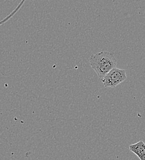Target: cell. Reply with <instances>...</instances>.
<instances>
[{
	"label": "cell",
	"mask_w": 145,
	"mask_h": 160,
	"mask_svg": "<svg viewBox=\"0 0 145 160\" xmlns=\"http://www.w3.org/2000/svg\"><path fill=\"white\" fill-rule=\"evenodd\" d=\"M91 67L101 80L112 69L116 68L117 60L112 52H100L90 58Z\"/></svg>",
	"instance_id": "obj_1"
},
{
	"label": "cell",
	"mask_w": 145,
	"mask_h": 160,
	"mask_svg": "<svg viewBox=\"0 0 145 160\" xmlns=\"http://www.w3.org/2000/svg\"><path fill=\"white\" fill-rule=\"evenodd\" d=\"M126 78V71L116 67L109 72L101 81L105 88H115L124 81Z\"/></svg>",
	"instance_id": "obj_2"
},
{
	"label": "cell",
	"mask_w": 145,
	"mask_h": 160,
	"mask_svg": "<svg viewBox=\"0 0 145 160\" xmlns=\"http://www.w3.org/2000/svg\"><path fill=\"white\" fill-rule=\"evenodd\" d=\"M130 150L135 154L140 160H145V144L140 140L137 143L129 145Z\"/></svg>",
	"instance_id": "obj_3"
}]
</instances>
